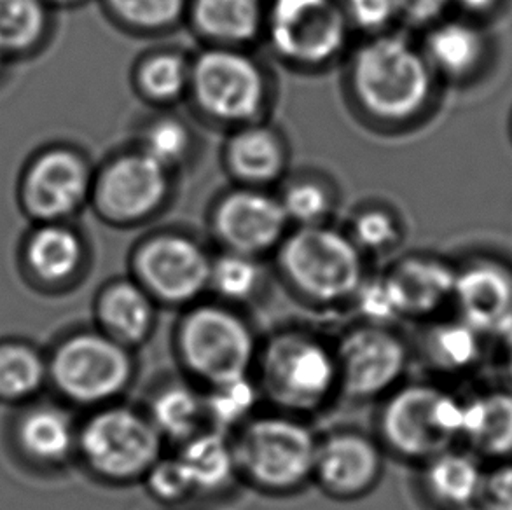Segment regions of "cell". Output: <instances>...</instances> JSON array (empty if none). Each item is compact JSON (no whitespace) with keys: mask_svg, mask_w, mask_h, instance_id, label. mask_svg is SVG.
Listing matches in <instances>:
<instances>
[{"mask_svg":"<svg viewBox=\"0 0 512 510\" xmlns=\"http://www.w3.org/2000/svg\"><path fill=\"white\" fill-rule=\"evenodd\" d=\"M343 63L346 102L371 130L387 135L409 130L434 104V70L422 48L395 28L362 37Z\"/></svg>","mask_w":512,"mask_h":510,"instance_id":"obj_1","label":"cell"},{"mask_svg":"<svg viewBox=\"0 0 512 510\" xmlns=\"http://www.w3.org/2000/svg\"><path fill=\"white\" fill-rule=\"evenodd\" d=\"M254 380L264 406L310 420L340 400V374L329 339L303 325L261 338Z\"/></svg>","mask_w":512,"mask_h":510,"instance_id":"obj_2","label":"cell"},{"mask_svg":"<svg viewBox=\"0 0 512 510\" xmlns=\"http://www.w3.org/2000/svg\"><path fill=\"white\" fill-rule=\"evenodd\" d=\"M261 338L240 308L205 297L180 310L172 350L180 376L203 390L254 376Z\"/></svg>","mask_w":512,"mask_h":510,"instance_id":"obj_3","label":"cell"},{"mask_svg":"<svg viewBox=\"0 0 512 510\" xmlns=\"http://www.w3.org/2000/svg\"><path fill=\"white\" fill-rule=\"evenodd\" d=\"M271 261L285 289L317 311L348 310L371 271L345 229L333 224L291 228Z\"/></svg>","mask_w":512,"mask_h":510,"instance_id":"obj_4","label":"cell"},{"mask_svg":"<svg viewBox=\"0 0 512 510\" xmlns=\"http://www.w3.org/2000/svg\"><path fill=\"white\" fill-rule=\"evenodd\" d=\"M275 97L271 70L252 49L203 46L191 55L186 102L205 125L229 131L266 121Z\"/></svg>","mask_w":512,"mask_h":510,"instance_id":"obj_5","label":"cell"},{"mask_svg":"<svg viewBox=\"0 0 512 510\" xmlns=\"http://www.w3.org/2000/svg\"><path fill=\"white\" fill-rule=\"evenodd\" d=\"M320 435L310 420L261 409L231 434L240 483L268 497H292L313 484Z\"/></svg>","mask_w":512,"mask_h":510,"instance_id":"obj_6","label":"cell"},{"mask_svg":"<svg viewBox=\"0 0 512 510\" xmlns=\"http://www.w3.org/2000/svg\"><path fill=\"white\" fill-rule=\"evenodd\" d=\"M376 439L387 455L422 465L462 446L464 397L434 381H404L378 402Z\"/></svg>","mask_w":512,"mask_h":510,"instance_id":"obj_7","label":"cell"},{"mask_svg":"<svg viewBox=\"0 0 512 510\" xmlns=\"http://www.w3.org/2000/svg\"><path fill=\"white\" fill-rule=\"evenodd\" d=\"M168 451L144 407L119 400L93 409L77 430L76 458L102 483H142Z\"/></svg>","mask_w":512,"mask_h":510,"instance_id":"obj_8","label":"cell"},{"mask_svg":"<svg viewBox=\"0 0 512 510\" xmlns=\"http://www.w3.org/2000/svg\"><path fill=\"white\" fill-rule=\"evenodd\" d=\"M137 374V352L97 327L65 336L48 357V383L65 402L91 411L123 400Z\"/></svg>","mask_w":512,"mask_h":510,"instance_id":"obj_9","label":"cell"},{"mask_svg":"<svg viewBox=\"0 0 512 510\" xmlns=\"http://www.w3.org/2000/svg\"><path fill=\"white\" fill-rule=\"evenodd\" d=\"M352 37L340 0H266L263 41L287 69L326 72L345 60Z\"/></svg>","mask_w":512,"mask_h":510,"instance_id":"obj_10","label":"cell"},{"mask_svg":"<svg viewBox=\"0 0 512 510\" xmlns=\"http://www.w3.org/2000/svg\"><path fill=\"white\" fill-rule=\"evenodd\" d=\"M214 252L180 228L154 229L133 243L128 275L160 308L184 310L208 297Z\"/></svg>","mask_w":512,"mask_h":510,"instance_id":"obj_11","label":"cell"},{"mask_svg":"<svg viewBox=\"0 0 512 510\" xmlns=\"http://www.w3.org/2000/svg\"><path fill=\"white\" fill-rule=\"evenodd\" d=\"M175 177L137 145L119 149L95 166L90 208L112 228L146 226L170 207Z\"/></svg>","mask_w":512,"mask_h":510,"instance_id":"obj_12","label":"cell"},{"mask_svg":"<svg viewBox=\"0 0 512 510\" xmlns=\"http://www.w3.org/2000/svg\"><path fill=\"white\" fill-rule=\"evenodd\" d=\"M95 165L77 145L53 142L27 159L18 177V205L32 224L69 222L90 207Z\"/></svg>","mask_w":512,"mask_h":510,"instance_id":"obj_13","label":"cell"},{"mask_svg":"<svg viewBox=\"0 0 512 510\" xmlns=\"http://www.w3.org/2000/svg\"><path fill=\"white\" fill-rule=\"evenodd\" d=\"M340 399L381 402L408 381L413 346L395 327L355 322L334 339Z\"/></svg>","mask_w":512,"mask_h":510,"instance_id":"obj_14","label":"cell"},{"mask_svg":"<svg viewBox=\"0 0 512 510\" xmlns=\"http://www.w3.org/2000/svg\"><path fill=\"white\" fill-rule=\"evenodd\" d=\"M207 228L217 250L271 259L292 226L277 193L233 184L210 203Z\"/></svg>","mask_w":512,"mask_h":510,"instance_id":"obj_15","label":"cell"},{"mask_svg":"<svg viewBox=\"0 0 512 510\" xmlns=\"http://www.w3.org/2000/svg\"><path fill=\"white\" fill-rule=\"evenodd\" d=\"M387 453L376 435L359 428H336L320 435L313 486L338 502H353L376 490Z\"/></svg>","mask_w":512,"mask_h":510,"instance_id":"obj_16","label":"cell"},{"mask_svg":"<svg viewBox=\"0 0 512 510\" xmlns=\"http://www.w3.org/2000/svg\"><path fill=\"white\" fill-rule=\"evenodd\" d=\"M451 311L490 341L512 331V269L492 259L457 268Z\"/></svg>","mask_w":512,"mask_h":510,"instance_id":"obj_17","label":"cell"},{"mask_svg":"<svg viewBox=\"0 0 512 510\" xmlns=\"http://www.w3.org/2000/svg\"><path fill=\"white\" fill-rule=\"evenodd\" d=\"M21 268L42 289L72 287L90 264V245L74 222L32 224L20 249Z\"/></svg>","mask_w":512,"mask_h":510,"instance_id":"obj_18","label":"cell"},{"mask_svg":"<svg viewBox=\"0 0 512 510\" xmlns=\"http://www.w3.org/2000/svg\"><path fill=\"white\" fill-rule=\"evenodd\" d=\"M224 172L236 186L273 189L291 165V145L270 119L226 131L221 149Z\"/></svg>","mask_w":512,"mask_h":510,"instance_id":"obj_19","label":"cell"},{"mask_svg":"<svg viewBox=\"0 0 512 510\" xmlns=\"http://www.w3.org/2000/svg\"><path fill=\"white\" fill-rule=\"evenodd\" d=\"M401 320L425 324L453 306L457 266L439 255L408 254L385 268Z\"/></svg>","mask_w":512,"mask_h":510,"instance_id":"obj_20","label":"cell"},{"mask_svg":"<svg viewBox=\"0 0 512 510\" xmlns=\"http://www.w3.org/2000/svg\"><path fill=\"white\" fill-rule=\"evenodd\" d=\"M160 310L153 297L130 275L105 282L93 301V317L98 331L133 352L153 338Z\"/></svg>","mask_w":512,"mask_h":510,"instance_id":"obj_21","label":"cell"},{"mask_svg":"<svg viewBox=\"0 0 512 510\" xmlns=\"http://www.w3.org/2000/svg\"><path fill=\"white\" fill-rule=\"evenodd\" d=\"M488 341L478 329L455 313H448L422 324L413 346V357L422 360L437 376H467L483 364Z\"/></svg>","mask_w":512,"mask_h":510,"instance_id":"obj_22","label":"cell"},{"mask_svg":"<svg viewBox=\"0 0 512 510\" xmlns=\"http://www.w3.org/2000/svg\"><path fill=\"white\" fill-rule=\"evenodd\" d=\"M264 20L266 0H187L186 25L203 46L252 49Z\"/></svg>","mask_w":512,"mask_h":510,"instance_id":"obj_23","label":"cell"},{"mask_svg":"<svg viewBox=\"0 0 512 510\" xmlns=\"http://www.w3.org/2000/svg\"><path fill=\"white\" fill-rule=\"evenodd\" d=\"M423 497L439 510H462L479 504L486 467L464 446L446 449L418 465Z\"/></svg>","mask_w":512,"mask_h":510,"instance_id":"obj_24","label":"cell"},{"mask_svg":"<svg viewBox=\"0 0 512 510\" xmlns=\"http://www.w3.org/2000/svg\"><path fill=\"white\" fill-rule=\"evenodd\" d=\"M77 430L65 407L30 404L16 420L14 442L30 462L55 469L76 458Z\"/></svg>","mask_w":512,"mask_h":510,"instance_id":"obj_25","label":"cell"},{"mask_svg":"<svg viewBox=\"0 0 512 510\" xmlns=\"http://www.w3.org/2000/svg\"><path fill=\"white\" fill-rule=\"evenodd\" d=\"M142 407L167 442L168 449L177 448L210 428L205 392L184 376L160 381L149 392Z\"/></svg>","mask_w":512,"mask_h":510,"instance_id":"obj_26","label":"cell"},{"mask_svg":"<svg viewBox=\"0 0 512 510\" xmlns=\"http://www.w3.org/2000/svg\"><path fill=\"white\" fill-rule=\"evenodd\" d=\"M462 446L483 462L512 460V388L464 397Z\"/></svg>","mask_w":512,"mask_h":510,"instance_id":"obj_27","label":"cell"},{"mask_svg":"<svg viewBox=\"0 0 512 510\" xmlns=\"http://www.w3.org/2000/svg\"><path fill=\"white\" fill-rule=\"evenodd\" d=\"M191 479L196 498L226 495L240 483L231 435L207 428L172 448Z\"/></svg>","mask_w":512,"mask_h":510,"instance_id":"obj_28","label":"cell"},{"mask_svg":"<svg viewBox=\"0 0 512 510\" xmlns=\"http://www.w3.org/2000/svg\"><path fill=\"white\" fill-rule=\"evenodd\" d=\"M189 79L191 55L179 48L149 49L132 67L135 95L156 111H168L186 102Z\"/></svg>","mask_w":512,"mask_h":510,"instance_id":"obj_29","label":"cell"},{"mask_svg":"<svg viewBox=\"0 0 512 510\" xmlns=\"http://www.w3.org/2000/svg\"><path fill=\"white\" fill-rule=\"evenodd\" d=\"M437 79H465L478 69L485 55V41L467 21L441 20L425 30L420 44Z\"/></svg>","mask_w":512,"mask_h":510,"instance_id":"obj_30","label":"cell"},{"mask_svg":"<svg viewBox=\"0 0 512 510\" xmlns=\"http://www.w3.org/2000/svg\"><path fill=\"white\" fill-rule=\"evenodd\" d=\"M53 23L55 9L46 0H0V53L11 63L41 53Z\"/></svg>","mask_w":512,"mask_h":510,"instance_id":"obj_31","label":"cell"},{"mask_svg":"<svg viewBox=\"0 0 512 510\" xmlns=\"http://www.w3.org/2000/svg\"><path fill=\"white\" fill-rule=\"evenodd\" d=\"M270 285L268 259L215 250L208 297L245 310L263 299Z\"/></svg>","mask_w":512,"mask_h":510,"instance_id":"obj_32","label":"cell"},{"mask_svg":"<svg viewBox=\"0 0 512 510\" xmlns=\"http://www.w3.org/2000/svg\"><path fill=\"white\" fill-rule=\"evenodd\" d=\"M277 196L292 228L333 224L340 207L336 184L315 170L289 173L278 186Z\"/></svg>","mask_w":512,"mask_h":510,"instance_id":"obj_33","label":"cell"},{"mask_svg":"<svg viewBox=\"0 0 512 510\" xmlns=\"http://www.w3.org/2000/svg\"><path fill=\"white\" fill-rule=\"evenodd\" d=\"M133 144L173 175L193 163L200 147L191 123L172 109L156 111L149 116L140 125Z\"/></svg>","mask_w":512,"mask_h":510,"instance_id":"obj_34","label":"cell"},{"mask_svg":"<svg viewBox=\"0 0 512 510\" xmlns=\"http://www.w3.org/2000/svg\"><path fill=\"white\" fill-rule=\"evenodd\" d=\"M48 383V357L21 339L0 341V402L23 404Z\"/></svg>","mask_w":512,"mask_h":510,"instance_id":"obj_35","label":"cell"},{"mask_svg":"<svg viewBox=\"0 0 512 510\" xmlns=\"http://www.w3.org/2000/svg\"><path fill=\"white\" fill-rule=\"evenodd\" d=\"M343 229L369 262L397 252L406 236L399 212L381 201L355 208Z\"/></svg>","mask_w":512,"mask_h":510,"instance_id":"obj_36","label":"cell"},{"mask_svg":"<svg viewBox=\"0 0 512 510\" xmlns=\"http://www.w3.org/2000/svg\"><path fill=\"white\" fill-rule=\"evenodd\" d=\"M114 27L135 37H160L186 23L187 0H100Z\"/></svg>","mask_w":512,"mask_h":510,"instance_id":"obj_37","label":"cell"},{"mask_svg":"<svg viewBox=\"0 0 512 510\" xmlns=\"http://www.w3.org/2000/svg\"><path fill=\"white\" fill-rule=\"evenodd\" d=\"M207 404L208 427L233 434L257 411L263 409V397L254 376L203 390Z\"/></svg>","mask_w":512,"mask_h":510,"instance_id":"obj_38","label":"cell"},{"mask_svg":"<svg viewBox=\"0 0 512 510\" xmlns=\"http://www.w3.org/2000/svg\"><path fill=\"white\" fill-rule=\"evenodd\" d=\"M348 310L353 311L357 318L355 322L387 327H395L397 322H401V313L385 269L367 273Z\"/></svg>","mask_w":512,"mask_h":510,"instance_id":"obj_39","label":"cell"},{"mask_svg":"<svg viewBox=\"0 0 512 510\" xmlns=\"http://www.w3.org/2000/svg\"><path fill=\"white\" fill-rule=\"evenodd\" d=\"M140 484H144L147 495L153 498L154 502L165 507H179L189 504L196 498L191 479L187 476L179 456L175 455L172 449H168L167 453L154 463L153 469L147 472Z\"/></svg>","mask_w":512,"mask_h":510,"instance_id":"obj_40","label":"cell"},{"mask_svg":"<svg viewBox=\"0 0 512 510\" xmlns=\"http://www.w3.org/2000/svg\"><path fill=\"white\" fill-rule=\"evenodd\" d=\"M341 9L352 27L353 34H383L399 25L397 0H340Z\"/></svg>","mask_w":512,"mask_h":510,"instance_id":"obj_41","label":"cell"},{"mask_svg":"<svg viewBox=\"0 0 512 510\" xmlns=\"http://www.w3.org/2000/svg\"><path fill=\"white\" fill-rule=\"evenodd\" d=\"M479 507L483 510H512V460L497 462L492 469H486Z\"/></svg>","mask_w":512,"mask_h":510,"instance_id":"obj_42","label":"cell"},{"mask_svg":"<svg viewBox=\"0 0 512 510\" xmlns=\"http://www.w3.org/2000/svg\"><path fill=\"white\" fill-rule=\"evenodd\" d=\"M453 0H397L399 23L415 30H427L444 20Z\"/></svg>","mask_w":512,"mask_h":510,"instance_id":"obj_43","label":"cell"},{"mask_svg":"<svg viewBox=\"0 0 512 510\" xmlns=\"http://www.w3.org/2000/svg\"><path fill=\"white\" fill-rule=\"evenodd\" d=\"M497 343L500 346V357H502L504 374H506L509 388H512V331L507 332L506 336L497 339Z\"/></svg>","mask_w":512,"mask_h":510,"instance_id":"obj_44","label":"cell"},{"mask_svg":"<svg viewBox=\"0 0 512 510\" xmlns=\"http://www.w3.org/2000/svg\"><path fill=\"white\" fill-rule=\"evenodd\" d=\"M495 4V0H453V6L464 9L465 13H485Z\"/></svg>","mask_w":512,"mask_h":510,"instance_id":"obj_45","label":"cell"},{"mask_svg":"<svg viewBox=\"0 0 512 510\" xmlns=\"http://www.w3.org/2000/svg\"><path fill=\"white\" fill-rule=\"evenodd\" d=\"M53 9H76V7L84 6L91 0H46Z\"/></svg>","mask_w":512,"mask_h":510,"instance_id":"obj_46","label":"cell"},{"mask_svg":"<svg viewBox=\"0 0 512 510\" xmlns=\"http://www.w3.org/2000/svg\"><path fill=\"white\" fill-rule=\"evenodd\" d=\"M9 65H11V62L7 60L6 56L0 53V81L4 79V76H6V70Z\"/></svg>","mask_w":512,"mask_h":510,"instance_id":"obj_47","label":"cell"},{"mask_svg":"<svg viewBox=\"0 0 512 510\" xmlns=\"http://www.w3.org/2000/svg\"><path fill=\"white\" fill-rule=\"evenodd\" d=\"M462 510H483V509H481V507H479V504H476V505H472V507H467V509H462Z\"/></svg>","mask_w":512,"mask_h":510,"instance_id":"obj_48","label":"cell"}]
</instances>
